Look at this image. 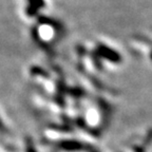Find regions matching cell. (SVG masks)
I'll use <instances>...</instances> for the list:
<instances>
[{
    "label": "cell",
    "mask_w": 152,
    "mask_h": 152,
    "mask_svg": "<svg viewBox=\"0 0 152 152\" xmlns=\"http://www.w3.org/2000/svg\"><path fill=\"white\" fill-rule=\"evenodd\" d=\"M96 100H97V104L100 109V113H102V123H104V125H108L110 121V116H111V111H112L111 104H110L107 100H104V98L97 97Z\"/></svg>",
    "instance_id": "4"
},
{
    "label": "cell",
    "mask_w": 152,
    "mask_h": 152,
    "mask_svg": "<svg viewBox=\"0 0 152 152\" xmlns=\"http://www.w3.org/2000/svg\"><path fill=\"white\" fill-rule=\"evenodd\" d=\"M90 152H99V151H97V150H96V149H93L92 151H90Z\"/></svg>",
    "instance_id": "15"
},
{
    "label": "cell",
    "mask_w": 152,
    "mask_h": 152,
    "mask_svg": "<svg viewBox=\"0 0 152 152\" xmlns=\"http://www.w3.org/2000/svg\"><path fill=\"white\" fill-rule=\"evenodd\" d=\"M30 73L32 74L33 76H40V77H43L45 79H50V74L48 73V71H45V69L40 68V66H31V69H30Z\"/></svg>",
    "instance_id": "7"
},
{
    "label": "cell",
    "mask_w": 152,
    "mask_h": 152,
    "mask_svg": "<svg viewBox=\"0 0 152 152\" xmlns=\"http://www.w3.org/2000/svg\"><path fill=\"white\" fill-rule=\"evenodd\" d=\"M90 57H91V60H92V62H93V66H94L98 71H102V70H104V66H102V59H100L102 57H100L99 54L96 52V50L91 52Z\"/></svg>",
    "instance_id": "8"
},
{
    "label": "cell",
    "mask_w": 152,
    "mask_h": 152,
    "mask_svg": "<svg viewBox=\"0 0 152 152\" xmlns=\"http://www.w3.org/2000/svg\"><path fill=\"white\" fill-rule=\"evenodd\" d=\"M66 94H69L70 96H73L75 98H80L86 96V91L79 87H68Z\"/></svg>",
    "instance_id": "6"
},
{
    "label": "cell",
    "mask_w": 152,
    "mask_h": 152,
    "mask_svg": "<svg viewBox=\"0 0 152 152\" xmlns=\"http://www.w3.org/2000/svg\"><path fill=\"white\" fill-rule=\"evenodd\" d=\"M24 142H26V152H37L35 146H34L33 140L30 136H26L24 138Z\"/></svg>",
    "instance_id": "10"
},
{
    "label": "cell",
    "mask_w": 152,
    "mask_h": 152,
    "mask_svg": "<svg viewBox=\"0 0 152 152\" xmlns=\"http://www.w3.org/2000/svg\"><path fill=\"white\" fill-rule=\"evenodd\" d=\"M48 144H52L53 146L59 150H64V151L68 152H73V151H92L95 149L94 147L88 144V142H83L80 140H60L57 142H48Z\"/></svg>",
    "instance_id": "1"
},
{
    "label": "cell",
    "mask_w": 152,
    "mask_h": 152,
    "mask_svg": "<svg viewBox=\"0 0 152 152\" xmlns=\"http://www.w3.org/2000/svg\"><path fill=\"white\" fill-rule=\"evenodd\" d=\"M76 52L78 53L79 56H85L86 54H87V50H86V48L83 47V45H77V48H76Z\"/></svg>",
    "instance_id": "13"
},
{
    "label": "cell",
    "mask_w": 152,
    "mask_h": 152,
    "mask_svg": "<svg viewBox=\"0 0 152 152\" xmlns=\"http://www.w3.org/2000/svg\"><path fill=\"white\" fill-rule=\"evenodd\" d=\"M150 58H151V60H152V50L150 51Z\"/></svg>",
    "instance_id": "14"
},
{
    "label": "cell",
    "mask_w": 152,
    "mask_h": 152,
    "mask_svg": "<svg viewBox=\"0 0 152 152\" xmlns=\"http://www.w3.org/2000/svg\"><path fill=\"white\" fill-rule=\"evenodd\" d=\"M45 5V0H28V5L26 7V13L28 16H36L38 11Z\"/></svg>",
    "instance_id": "5"
},
{
    "label": "cell",
    "mask_w": 152,
    "mask_h": 152,
    "mask_svg": "<svg viewBox=\"0 0 152 152\" xmlns=\"http://www.w3.org/2000/svg\"><path fill=\"white\" fill-rule=\"evenodd\" d=\"M50 129H53V130H56V131H60V132H72L73 131V127L71 125H62V126H59V125H56V124H51Z\"/></svg>",
    "instance_id": "9"
},
{
    "label": "cell",
    "mask_w": 152,
    "mask_h": 152,
    "mask_svg": "<svg viewBox=\"0 0 152 152\" xmlns=\"http://www.w3.org/2000/svg\"><path fill=\"white\" fill-rule=\"evenodd\" d=\"M142 144L145 146L146 148H148L152 144V128H150L149 130L147 131L146 135L144 136V140H142Z\"/></svg>",
    "instance_id": "11"
},
{
    "label": "cell",
    "mask_w": 152,
    "mask_h": 152,
    "mask_svg": "<svg viewBox=\"0 0 152 152\" xmlns=\"http://www.w3.org/2000/svg\"><path fill=\"white\" fill-rule=\"evenodd\" d=\"M95 50L102 58L108 60V61L113 62V64H121V59H123L121 55L115 50L109 48L108 45H104V43H97Z\"/></svg>",
    "instance_id": "2"
},
{
    "label": "cell",
    "mask_w": 152,
    "mask_h": 152,
    "mask_svg": "<svg viewBox=\"0 0 152 152\" xmlns=\"http://www.w3.org/2000/svg\"><path fill=\"white\" fill-rule=\"evenodd\" d=\"M146 149H147V148L142 145V144H140V145L134 144V145L132 146V151L133 152H146Z\"/></svg>",
    "instance_id": "12"
},
{
    "label": "cell",
    "mask_w": 152,
    "mask_h": 152,
    "mask_svg": "<svg viewBox=\"0 0 152 152\" xmlns=\"http://www.w3.org/2000/svg\"><path fill=\"white\" fill-rule=\"evenodd\" d=\"M77 69H78V71L80 72V73H83V75H86V77L88 78V80L90 81V83H92V85L94 86V87L97 89V90L108 91V92H110L111 94H117V91H115L114 89L108 88L107 86L104 85V83H102L100 79H98L97 77H95L94 75H92V74L89 73V72L85 69V66H83V64H80V62H79V64H77Z\"/></svg>",
    "instance_id": "3"
}]
</instances>
